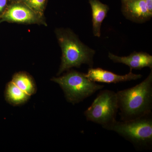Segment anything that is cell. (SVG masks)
Here are the masks:
<instances>
[{"instance_id":"obj_4","label":"cell","mask_w":152,"mask_h":152,"mask_svg":"<svg viewBox=\"0 0 152 152\" xmlns=\"http://www.w3.org/2000/svg\"><path fill=\"white\" fill-rule=\"evenodd\" d=\"M52 80L59 85L67 100L73 104L83 102L104 87L88 79L85 73L75 70L53 78Z\"/></svg>"},{"instance_id":"obj_11","label":"cell","mask_w":152,"mask_h":152,"mask_svg":"<svg viewBox=\"0 0 152 152\" xmlns=\"http://www.w3.org/2000/svg\"><path fill=\"white\" fill-rule=\"evenodd\" d=\"M20 89L31 96L36 91V87L31 77L25 72H19L14 75L11 81Z\"/></svg>"},{"instance_id":"obj_2","label":"cell","mask_w":152,"mask_h":152,"mask_svg":"<svg viewBox=\"0 0 152 152\" xmlns=\"http://www.w3.org/2000/svg\"><path fill=\"white\" fill-rule=\"evenodd\" d=\"M56 34L62 53L58 75L72 68H80L83 64L93 67L94 50L83 43L70 30L58 29Z\"/></svg>"},{"instance_id":"obj_8","label":"cell","mask_w":152,"mask_h":152,"mask_svg":"<svg viewBox=\"0 0 152 152\" xmlns=\"http://www.w3.org/2000/svg\"><path fill=\"white\" fill-rule=\"evenodd\" d=\"M108 57L114 63L124 64L131 70H140L145 67L152 69V56L145 52H134L127 56H119L109 53Z\"/></svg>"},{"instance_id":"obj_3","label":"cell","mask_w":152,"mask_h":152,"mask_svg":"<svg viewBox=\"0 0 152 152\" xmlns=\"http://www.w3.org/2000/svg\"><path fill=\"white\" fill-rule=\"evenodd\" d=\"M105 129L113 131L138 150L152 149V113L127 121L116 120Z\"/></svg>"},{"instance_id":"obj_14","label":"cell","mask_w":152,"mask_h":152,"mask_svg":"<svg viewBox=\"0 0 152 152\" xmlns=\"http://www.w3.org/2000/svg\"><path fill=\"white\" fill-rule=\"evenodd\" d=\"M10 3V0H0V16L4 12Z\"/></svg>"},{"instance_id":"obj_13","label":"cell","mask_w":152,"mask_h":152,"mask_svg":"<svg viewBox=\"0 0 152 152\" xmlns=\"http://www.w3.org/2000/svg\"><path fill=\"white\" fill-rule=\"evenodd\" d=\"M46 2L47 0H27L24 3L37 14L44 16Z\"/></svg>"},{"instance_id":"obj_10","label":"cell","mask_w":152,"mask_h":152,"mask_svg":"<svg viewBox=\"0 0 152 152\" xmlns=\"http://www.w3.org/2000/svg\"><path fill=\"white\" fill-rule=\"evenodd\" d=\"M89 3L92 10L93 34L95 37H100L101 26L107 17L109 7L99 0H89Z\"/></svg>"},{"instance_id":"obj_7","label":"cell","mask_w":152,"mask_h":152,"mask_svg":"<svg viewBox=\"0 0 152 152\" xmlns=\"http://www.w3.org/2000/svg\"><path fill=\"white\" fill-rule=\"evenodd\" d=\"M85 74L88 79L93 82L108 84L136 80L141 78L142 77L141 75L133 73L132 70L130 69L127 74L121 75L101 68H90L88 72Z\"/></svg>"},{"instance_id":"obj_9","label":"cell","mask_w":152,"mask_h":152,"mask_svg":"<svg viewBox=\"0 0 152 152\" xmlns=\"http://www.w3.org/2000/svg\"><path fill=\"white\" fill-rule=\"evenodd\" d=\"M122 10L126 18L141 23L151 18L147 9L145 0H129L122 3Z\"/></svg>"},{"instance_id":"obj_16","label":"cell","mask_w":152,"mask_h":152,"mask_svg":"<svg viewBox=\"0 0 152 152\" xmlns=\"http://www.w3.org/2000/svg\"><path fill=\"white\" fill-rule=\"evenodd\" d=\"M27 0H10V3L21 2L24 3Z\"/></svg>"},{"instance_id":"obj_5","label":"cell","mask_w":152,"mask_h":152,"mask_svg":"<svg viewBox=\"0 0 152 152\" xmlns=\"http://www.w3.org/2000/svg\"><path fill=\"white\" fill-rule=\"evenodd\" d=\"M118 110L116 93L101 90L84 114L87 121L101 125L104 129L116 120Z\"/></svg>"},{"instance_id":"obj_12","label":"cell","mask_w":152,"mask_h":152,"mask_svg":"<svg viewBox=\"0 0 152 152\" xmlns=\"http://www.w3.org/2000/svg\"><path fill=\"white\" fill-rule=\"evenodd\" d=\"M30 96L12 81L8 83L6 87V100L12 104L16 105L24 103L27 101Z\"/></svg>"},{"instance_id":"obj_18","label":"cell","mask_w":152,"mask_h":152,"mask_svg":"<svg viewBox=\"0 0 152 152\" xmlns=\"http://www.w3.org/2000/svg\"><path fill=\"white\" fill-rule=\"evenodd\" d=\"M1 20H0V23H1Z\"/></svg>"},{"instance_id":"obj_1","label":"cell","mask_w":152,"mask_h":152,"mask_svg":"<svg viewBox=\"0 0 152 152\" xmlns=\"http://www.w3.org/2000/svg\"><path fill=\"white\" fill-rule=\"evenodd\" d=\"M121 121L137 118L152 112V70L141 83L116 93Z\"/></svg>"},{"instance_id":"obj_15","label":"cell","mask_w":152,"mask_h":152,"mask_svg":"<svg viewBox=\"0 0 152 152\" xmlns=\"http://www.w3.org/2000/svg\"><path fill=\"white\" fill-rule=\"evenodd\" d=\"M149 13L152 15V0H145Z\"/></svg>"},{"instance_id":"obj_17","label":"cell","mask_w":152,"mask_h":152,"mask_svg":"<svg viewBox=\"0 0 152 152\" xmlns=\"http://www.w3.org/2000/svg\"><path fill=\"white\" fill-rule=\"evenodd\" d=\"M129 1V0H121L122 3L125 2L127 1Z\"/></svg>"},{"instance_id":"obj_6","label":"cell","mask_w":152,"mask_h":152,"mask_svg":"<svg viewBox=\"0 0 152 152\" xmlns=\"http://www.w3.org/2000/svg\"><path fill=\"white\" fill-rule=\"evenodd\" d=\"M1 22L27 24L42 25L47 26L45 17L34 12L25 3H10L0 16Z\"/></svg>"}]
</instances>
